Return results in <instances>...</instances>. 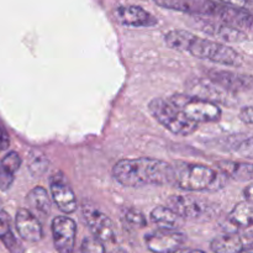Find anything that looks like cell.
Instances as JSON below:
<instances>
[{
    "label": "cell",
    "instance_id": "obj_1",
    "mask_svg": "<svg viewBox=\"0 0 253 253\" xmlns=\"http://www.w3.org/2000/svg\"><path fill=\"white\" fill-rule=\"evenodd\" d=\"M165 41L169 48L187 52L197 58L207 59L222 66L240 67L244 63L241 54L231 47L221 42L203 39L185 30H172L166 34Z\"/></svg>",
    "mask_w": 253,
    "mask_h": 253
},
{
    "label": "cell",
    "instance_id": "obj_2",
    "mask_svg": "<svg viewBox=\"0 0 253 253\" xmlns=\"http://www.w3.org/2000/svg\"><path fill=\"white\" fill-rule=\"evenodd\" d=\"M113 177L121 185L130 188L172 185L173 167L156 158H125L114 166Z\"/></svg>",
    "mask_w": 253,
    "mask_h": 253
},
{
    "label": "cell",
    "instance_id": "obj_3",
    "mask_svg": "<svg viewBox=\"0 0 253 253\" xmlns=\"http://www.w3.org/2000/svg\"><path fill=\"white\" fill-rule=\"evenodd\" d=\"M155 2L166 9L195 16H209L242 31H250L252 27V14L250 10L217 0H155Z\"/></svg>",
    "mask_w": 253,
    "mask_h": 253
},
{
    "label": "cell",
    "instance_id": "obj_4",
    "mask_svg": "<svg viewBox=\"0 0 253 253\" xmlns=\"http://www.w3.org/2000/svg\"><path fill=\"white\" fill-rule=\"evenodd\" d=\"M172 167V185L185 192H216L222 189L229 180L221 170L204 165L177 162Z\"/></svg>",
    "mask_w": 253,
    "mask_h": 253
},
{
    "label": "cell",
    "instance_id": "obj_5",
    "mask_svg": "<svg viewBox=\"0 0 253 253\" xmlns=\"http://www.w3.org/2000/svg\"><path fill=\"white\" fill-rule=\"evenodd\" d=\"M151 115L169 132L178 136H189L198 130V124L185 118L184 114L175 108L169 100L156 98L148 104Z\"/></svg>",
    "mask_w": 253,
    "mask_h": 253
},
{
    "label": "cell",
    "instance_id": "obj_6",
    "mask_svg": "<svg viewBox=\"0 0 253 253\" xmlns=\"http://www.w3.org/2000/svg\"><path fill=\"white\" fill-rule=\"evenodd\" d=\"M168 100L179 109L185 118L194 123H215L221 118V109L216 103L189 95V94H174Z\"/></svg>",
    "mask_w": 253,
    "mask_h": 253
},
{
    "label": "cell",
    "instance_id": "obj_7",
    "mask_svg": "<svg viewBox=\"0 0 253 253\" xmlns=\"http://www.w3.org/2000/svg\"><path fill=\"white\" fill-rule=\"evenodd\" d=\"M167 207L183 220L190 221H208L216 214L214 204L188 195H172L167 199Z\"/></svg>",
    "mask_w": 253,
    "mask_h": 253
},
{
    "label": "cell",
    "instance_id": "obj_8",
    "mask_svg": "<svg viewBox=\"0 0 253 253\" xmlns=\"http://www.w3.org/2000/svg\"><path fill=\"white\" fill-rule=\"evenodd\" d=\"M187 236L178 230L160 229L146 235L145 244L153 253H174L183 247Z\"/></svg>",
    "mask_w": 253,
    "mask_h": 253
},
{
    "label": "cell",
    "instance_id": "obj_9",
    "mask_svg": "<svg viewBox=\"0 0 253 253\" xmlns=\"http://www.w3.org/2000/svg\"><path fill=\"white\" fill-rule=\"evenodd\" d=\"M83 219L91 234L94 235V237L100 240L101 242H109V244L115 242V230H114L113 221L108 215H105L91 205L84 204Z\"/></svg>",
    "mask_w": 253,
    "mask_h": 253
},
{
    "label": "cell",
    "instance_id": "obj_10",
    "mask_svg": "<svg viewBox=\"0 0 253 253\" xmlns=\"http://www.w3.org/2000/svg\"><path fill=\"white\" fill-rule=\"evenodd\" d=\"M49 188L53 202L64 214H72L77 209V198L69 185L67 178L61 172H57L49 178Z\"/></svg>",
    "mask_w": 253,
    "mask_h": 253
},
{
    "label": "cell",
    "instance_id": "obj_11",
    "mask_svg": "<svg viewBox=\"0 0 253 253\" xmlns=\"http://www.w3.org/2000/svg\"><path fill=\"white\" fill-rule=\"evenodd\" d=\"M53 244L58 253H73L76 245L77 225L71 217L57 216L52 221Z\"/></svg>",
    "mask_w": 253,
    "mask_h": 253
},
{
    "label": "cell",
    "instance_id": "obj_12",
    "mask_svg": "<svg viewBox=\"0 0 253 253\" xmlns=\"http://www.w3.org/2000/svg\"><path fill=\"white\" fill-rule=\"evenodd\" d=\"M208 77L210 82L232 94L252 89L251 76L237 74L230 71H221V69H210L208 71Z\"/></svg>",
    "mask_w": 253,
    "mask_h": 253
},
{
    "label": "cell",
    "instance_id": "obj_13",
    "mask_svg": "<svg viewBox=\"0 0 253 253\" xmlns=\"http://www.w3.org/2000/svg\"><path fill=\"white\" fill-rule=\"evenodd\" d=\"M115 17L121 25L131 27H152L157 25V19L147 10L137 5H125L115 10Z\"/></svg>",
    "mask_w": 253,
    "mask_h": 253
},
{
    "label": "cell",
    "instance_id": "obj_14",
    "mask_svg": "<svg viewBox=\"0 0 253 253\" xmlns=\"http://www.w3.org/2000/svg\"><path fill=\"white\" fill-rule=\"evenodd\" d=\"M197 29L200 31L205 32L207 35L214 36L216 39L222 40L225 42H239L247 41V35L245 34L242 30L236 29L234 26L225 24V22L219 21V20H212V21H208V20H200V24L198 25Z\"/></svg>",
    "mask_w": 253,
    "mask_h": 253
},
{
    "label": "cell",
    "instance_id": "obj_15",
    "mask_svg": "<svg viewBox=\"0 0 253 253\" xmlns=\"http://www.w3.org/2000/svg\"><path fill=\"white\" fill-rule=\"evenodd\" d=\"M15 227L22 240L27 242H39L43 236L39 219L29 209H19L15 217Z\"/></svg>",
    "mask_w": 253,
    "mask_h": 253
},
{
    "label": "cell",
    "instance_id": "obj_16",
    "mask_svg": "<svg viewBox=\"0 0 253 253\" xmlns=\"http://www.w3.org/2000/svg\"><path fill=\"white\" fill-rule=\"evenodd\" d=\"M252 246L251 235L242 236L239 232H225L224 235L215 237L210 247L215 253H239L245 247Z\"/></svg>",
    "mask_w": 253,
    "mask_h": 253
},
{
    "label": "cell",
    "instance_id": "obj_17",
    "mask_svg": "<svg viewBox=\"0 0 253 253\" xmlns=\"http://www.w3.org/2000/svg\"><path fill=\"white\" fill-rule=\"evenodd\" d=\"M253 221V209L251 202L239 203L232 209L225 222L226 232H237L240 229H250Z\"/></svg>",
    "mask_w": 253,
    "mask_h": 253
},
{
    "label": "cell",
    "instance_id": "obj_18",
    "mask_svg": "<svg viewBox=\"0 0 253 253\" xmlns=\"http://www.w3.org/2000/svg\"><path fill=\"white\" fill-rule=\"evenodd\" d=\"M188 89L192 91L190 95L198 96V98L205 99V100L212 101V103L219 101V103L229 104L227 98H230V96L225 95L226 94H232L224 90V89L220 88L219 85H216V84L210 81H193V85L188 86Z\"/></svg>",
    "mask_w": 253,
    "mask_h": 253
},
{
    "label": "cell",
    "instance_id": "obj_19",
    "mask_svg": "<svg viewBox=\"0 0 253 253\" xmlns=\"http://www.w3.org/2000/svg\"><path fill=\"white\" fill-rule=\"evenodd\" d=\"M0 240L10 253H24V246L12 231L11 220L9 214L2 209L1 200H0Z\"/></svg>",
    "mask_w": 253,
    "mask_h": 253
},
{
    "label": "cell",
    "instance_id": "obj_20",
    "mask_svg": "<svg viewBox=\"0 0 253 253\" xmlns=\"http://www.w3.org/2000/svg\"><path fill=\"white\" fill-rule=\"evenodd\" d=\"M151 220L160 229L178 230L183 224L182 217L165 205H160L151 211Z\"/></svg>",
    "mask_w": 253,
    "mask_h": 253
},
{
    "label": "cell",
    "instance_id": "obj_21",
    "mask_svg": "<svg viewBox=\"0 0 253 253\" xmlns=\"http://www.w3.org/2000/svg\"><path fill=\"white\" fill-rule=\"evenodd\" d=\"M26 202L32 211L39 212L42 216H48L51 212V199L44 188L36 187L30 190L26 197Z\"/></svg>",
    "mask_w": 253,
    "mask_h": 253
},
{
    "label": "cell",
    "instance_id": "obj_22",
    "mask_svg": "<svg viewBox=\"0 0 253 253\" xmlns=\"http://www.w3.org/2000/svg\"><path fill=\"white\" fill-rule=\"evenodd\" d=\"M219 169L229 178H234L235 180H239V182H250L253 175L251 163L224 161V162L219 163Z\"/></svg>",
    "mask_w": 253,
    "mask_h": 253
},
{
    "label": "cell",
    "instance_id": "obj_23",
    "mask_svg": "<svg viewBox=\"0 0 253 253\" xmlns=\"http://www.w3.org/2000/svg\"><path fill=\"white\" fill-rule=\"evenodd\" d=\"M20 166H21V157L16 152L6 153V156H4L0 162V168L11 174H15V172L19 170Z\"/></svg>",
    "mask_w": 253,
    "mask_h": 253
},
{
    "label": "cell",
    "instance_id": "obj_24",
    "mask_svg": "<svg viewBox=\"0 0 253 253\" xmlns=\"http://www.w3.org/2000/svg\"><path fill=\"white\" fill-rule=\"evenodd\" d=\"M124 219L127 222L130 226L135 227V229H142L146 226L147 221H146L145 216L142 215V212H140L138 210L135 209H127L124 214Z\"/></svg>",
    "mask_w": 253,
    "mask_h": 253
},
{
    "label": "cell",
    "instance_id": "obj_25",
    "mask_svg": "<svg viewBox=\"0 0 253 253\" xmlns=\"http://www.w3.org/2000/svg\"><path fill=\"white\" fill-rule=\"evenodd\" d=\"M81 253H106L104 242L96 237H86L82 244Z\"/></svg>",
    "mask_w": 253,
    "mask_h": 253
},
{
    "label": "cell",
    "instance_id": "obj_26",
    "mask_svg": "<svg viewBox=\"0 0 253 253\" xmlns=\"http://www.w3.org/2000/svg\"><path fill=\"white\" fill-rule=\"evenodd\" d=\"M47 165H48V162L43 156H34L32 161L30 162V169L34 174L40 175L47 169Z\"/></svg>",
    "mask_w": 253,
    "mask_h": 253
},
{
    "label": "cell",
    "instance_id": "obj_27",
    "mask_svg": "<svg viewBox=\"0 0 253 253\" xmlns=\"http://www.w3.org/2000/svg\"><path fill=\"white\" fill-rule=\"evenodd\" d=\"M14 182V174L0 168V190H7Z\"/></svg>",
    "mask_w": 253,
    "mask_h": 253
},
{
    "label": "cell",
    "instance_id": "obj_28",
    "mask_svg": "<svg viewBox=\"0 0 253 253\" xmlns=\"http://www.w3.org/2000/svg\"><path fill=\"white\" fill-rule=\"evenodd\" d=\"M10 146V137L7 131L5 130L4 126L0 124V152L1 151L7 150V147Z\"/></svg>",
    "mask_w": 253,
    "mask_h": 253
},
{
    "label": "cell",
    "instance_id": "obj_29",
    "mask_svg": "<svg viewBox=\"0 0 253 253\" xmlns=\"http://www.w3.org/2000/svg\"><path fill=\"white\" fill-rule=\"evenodd\" d=\"M240 119H241L245 124H247V125H252L253 115L251 105H246L241 109V111H240Z\"/></svg>",
    "mask_w": 253,
    "mask_h": 253
},
{
    "label": "cell",
    "instance_id": "obj_30",
    "mask_svg": "<svg viewBox=\"0 0 253 253\" xmlns=\"http://www.w3.org/2000/svg\"><path fill=\"white\" fill-rule=\"evenodd\" d=\"M220 2H225V4L234 5V6L244 7V9L251 10L252 7V0H217Z\"/></svg>",
    "mask_w": 253,
    "mask_h": 253
},
{
    "label": "cell",
    "instance_id": "obj_31",
    "mask_svg": "<svg viewBox=\"0 0 253 253\" xmlns=\"http://www.w3.org/2000/svg\"><path fill=\"white\" fill-rule=\"evenodd\" d=\"M252 187L251 185H249V187L246 188V189L244 190V195H245V200L246 202H252Z\"/></svg>",
    "mask_w": 253,
    "mask_h": 253
},
{
    "label": "cell",
    "instance_id": "obj_32",
    "mask_svg": "<svg viewBox=\"0 0 253 253\" xmlns=\"http://www.w3.org/2000/svg\"><path fill=\"white\" fill-rule=\"evenodd\" d=\"M174 253H205L204 251H200V250H192V249H188V250H178L177 252Z\"/></svg>",
    "mask_w": 253,
    "mask_h": 253
},
{
    "label": "cell",
    "instance_id": "obj_33",
    "mask_svg": "<svg viewBox=\"0 0 253 253\" xmlns=\"http://www.w3.org/2000/svg\"><path fill=\"white\" fill-rule=\"evenodd\" d=\"M239 253H252V246L250 247H245L244 250H241Z\"/></svg>",
    "mask_w": 253,
    "mask_h": 253
},
{
    "label": "cell",
    "instance_id": "obj_34",
    "mask_svg": "<svg viewBox=\"0 0 253 253\" xmlns=\"http://www.w3.org/2000/svg\"><path fill=\"white\" fill-rule=\"evenodd\" d=\"M110 253H127V252L124 251V250H121V249H119V250H115V251H113V252H110Z\"/></svg>",
    "mask_w": 253,
    "mask_h": 253
}]
</instances>
